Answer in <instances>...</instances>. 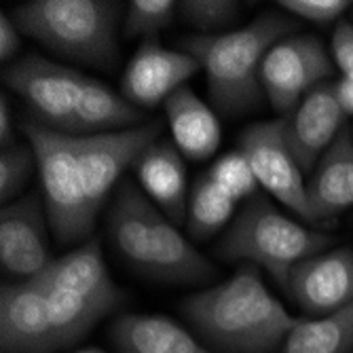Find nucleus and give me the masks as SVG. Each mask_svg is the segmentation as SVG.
<instances>
[{
    "label": "nucleus",
    "mask_w": 353,
    "mask_h": 353,
    "mask_svg": "<svg viewBox=\"0 0 353 353\" xmlns=\"http://www.w3.org/2000/svg\"><path fill=\"white\" fill-rule=\"evenodd\" d=\"M26 140L39 157V174L49 224L59 243L83 241L95 224L89 212L79 157V136L53 132L37 119L21 123Z\"/></svg>",
    "instance_id": "6"
},
{
    "label": "nucleus",
    "mask_w": 353,
    "mask_h": 353,
    "mask_svg": "<svg viewBox=\"0 0 353 353\" xmlns=\"http://www.w3.org/2000/svg\"><path fill=\"white\" fill-rule=\"evenodd\" d=\"M332 74V61L315 37L279 41L261 68L263 91L279 117H290L303 98Z\"/></svg>",
    "instance_id": "9"
},
{
    "label": "nucleus",
    "mask_w": 353,
    "mask_h": 353,
    "mask_svg": "<svg viewBox=\"0 0 353 353\" xmlns=\"http://www.w3.org/2000/svg\"><path fill=\"white\" fill-rule=\"evenodd\" d=\"M77 353H104V351H100V349H81Z\"/></svg>",
    "instance_id": "34"
},
{
    "label": "nucleus",
    "mask_w": 353,
    "mask_h": 353,
    "mask_svg": "<svg viewBox=\"0 0 353 353\" xmlns=\"http://www.w3.org/2000/svg\"><path fill=\"white\" fill-rule=\"evenodd\" d=\"M110 341L119 353H212L163 315L123 313L110 324Z\"/></svg>",
    "instance_id": "19"
},
{
    "label": "nucleus",
    "mask_w": 353,
    "mask_h": 353,
    "mask_svg": "<svg viewBox=\"0 0 353 353\" xmlns=\"http://www.w3.org/2000/svg\"><path fill=\"white\" fill-rule=\"evenodd\" d=\"M241 13V5L233 0H182L178 3V15L184 23L205 32V37H212V32L227 30L237 21Z\"/></svg>",
    "instance_id": "28"
},
{
    "label": "nucleus",
    "mask_w": 353,
    "mask_h": 353,
    "mask_svg": "<svg viewBox=\"0 0 353 353\" xmlns=\"http://www.w3.org/2000/svg\"><path fill=\"white\" fill-rule=\"evenodd\" d=\"M136 178L146 195L180 224L186 216V168L180 148L170 140H157L134 163Z\"/></svg>",
    "instance_id": "18"
},
{
    "label": "nucleus",
    "mask_w": 353,
    "mask_h": 353,
    "mask_svg": "<svg viewBox=\"0 0 353 353\" xmlns=\"http://www.w3.org/2000/svg\"><path fill=\"white\" fill-rule=\"evenodd\" d=\"M332 237L283 216L265 195L245 201L214 254L224 263L245 261L263 267L285 290L294 265L330 248Z\"/></svg>",
    "instance_id": "5"
},
{
    "label": "nucleus",
    "mask_w": 353,
    "mask_h": 353,
    "mask_svg": "<svg viewBox=\"0 0 353 353\" xmlns=\"http://www.w3.org/2000/svg\"><path fill=\"white\" fill-rule=\"evenodd\" d=\"M235 199L229 197L210 174L197 176L188 197V233L192 239H208L227 224L235 212Z\"/></svg>",
    "instance_id": "24"
},
{
    "label": "nucleus",
    "mask_w": 353,
    "mask_h": 353,
    "mask_svg": "<svg viewBox=\"0 0 353 353\" xmlns=\"http://www.w3.org/2000/svg\"><path fill=\"white\" fill-rule=\"evenodd\" d=\"M123 7L112 0H30L13 11V23L55 55L110 68Z\"/></svg>",
    "instance_id": "4"
},
{
    "label": "nucleus",
    "mask_w": 353,
    "mask_h": 353,
    "mask_svg": "<svg viewBox=\"0 0 353 353\" xmlns=\"http://www.w3.org/2000/svg\"><path fill=\"white\" fill-rule=\"evenodd\" d=\"M5 83L32 108L39 123L59 134L79 136L77 114L85 74L30 53L5 70Z\"/></svg>",
    "instance_id": "7"
},
{
    "label": "nucleus",
    "mask_w": 353,
    "mask_h": 353,
    "mask_svg": "<svg viewBox=\"0 0 353 353\" xmlns=\"http://www.w3.org/2000/svg\"><path fill=\"white\" fill-rule=\"evenodd\" d=\"M285 292L309 315H328L353 301V250L336 248L292 267Z\"/></svg>",
    "instance_id": "14"
},
{
    "label": "nucleus",
    "mask_w": 353,
    "mask_h": 353,
    "mask_svg": "<svg viewBox=\"0 0 353 353\" xmlns=\"http://www.w3.org/2000/svg\"><path fill=\"white\" fill-rule=\"evenodd\" d=\"M208 174L235 201L252 199L254 195H259V178H256L248 157L239 148L222 154Z\"/></svg>",
    "instance_id": "27"
},
{
    "label": "nucleus",
    "mask_w": 353,
    "mask_h": 353,
    "mask_svg": "<svg viewBox=\"0 0 353 353\" xmlns=\"http://www.w3.org/2000/svg\"><path fill=\"white\" fill-rule=\"evenodd\" d=\"M199 68V61L192 55L165 49L157 39H146L125 68L121 81L123 98L140 110L165 104L170 95L184 87V81Z\"/></svg>",
    "instance_id": "13"
},
{
    "label": "nucleus",
    "mask_w": 353,
    "mask_h": 353,
    "mask_svg": "<svg viewBox=\"0 0 353 353\" xmlns=\"http://www.w3.org/2000/svg\"><path fill=\"white\" fill-rule=\"evenodd\" d=\"M144 121V112L130 100L112 91L108 85L85 77L81 102H79V136L110 134L138 127Z\"/></svg>",
    "instance_id": "21"
},
{
    "label": "nucleus",
    "mask_w": 353,
    "mask_h": 353,
    "mask_svg": "<svg viewBox=\"0 0 353 353\" xmlns=\"http://www.w3.org/2000/svg\"><path fill=\"white\" fill-rule=\"evenodd\" d=\"M237 144L248 157L259 184L301 218L315 222L307 199V186L303 180L305 174L288 144L285 119L279 117L245 127L239 134Z\"/></svg>",
    "instance_id": "8"
},
{
    "label": "nucleus",
    "mask_w": 353,
    "mask_h": 353,
    "mask_svg": "<svg viewBox=\"0 0 353 353\" xmlns=\"http://www.w3.org/2000/svg\"><path fill=\"white\" fill-rule=\"evenodd\" d=\"M163 123L150 121L132 130L79 136V157L89 212L98 216L114 184L123 180L127 168L157 140H161Z\"/></svg>",
    "instance_id": "10"
},
{
    "label": "nucleus",
    "mask_w": 353,
    "mask_h": 353,
    "mask_svg": "<svg viewBox=\"0 0 353 353\" xmlns=\"http://www.w3.org/2000/svg\"><path fill=\"white\" fill-rule=\"evenodd\" d=\"M353 301L317 319H301L279 353H351Z\"/></svg>",
    "instance_id": "22"
},
{
    "label": "nucleus",
    "mask_w": 353,
    "mask_h": 353,
    "mask_svg": "<svg viewBox=\"0 0 353 353\" xmlns=\"http://www.w3.org/2000/svg\"><path fill=\"white\" fill-rule=\"evenodd\" d=\"M279 7L315 23H330L339 19L349 7V0H281Z\"/></svg>",
    "instance_id": "29"
},
{
    "label": "nucleus",
    "mask_w": 353,
    "mask_h": 353,
    "mask_svg": "<svg viewBox=\"0 0 353 353\" xmlns=\"http://www.w3.org/2000/svg\"><path fill=\"white\" fill-rule=\"evenodd\" d=\"M182 313L201 339L222 353H275L301 324L267 290L254 265L184 299Z\"/></svg>",
    "instance_id": "1"
},
{
    "label": "nucleus",
    "mask_w": 353,
    "mask_h": 353,
    "mask_svg": "<svg viewBox=\"0 0 353 353\" xmlns=\"http://www.w3.org/2000/svg\"><path fill=\"white\" fill-rule=\"evenodd\" d=\"M294 30L292 17L265 13L233 32L182 39L178 49L205 70L212 104L224 114H241L259 106L265 93L261 68L267 53Z\"/></svg>",
    "instance_id": "3"
},
{
    "label": "nucleus",
    "mask_w": 353,
    "mask_h": 353,
    "mask_svg": "<svg viewBox=\"0 0 353 353\" xmlns=\"http://www.w3.org/2000/svg\"><path fill=\"white\" fill-rule=\"evenodd\" d=\"M165 114L174 144L192 161H205L220 146V123L216 114L192 93L180 87L165 100Z\"/></svg>",
    "instance_id": "20"
},
{
    "label": "nucleus",
    "mask_w": 353,
    "mask_h": 353,
    "mask_svg": "<svg viewBox=\"0 0 353 353\" xmlns=\"http://www.w3.org/2000/svg\"><path fill=\"white\" fill-rule=\"evenodd\" d=\"M0 349L3 353H53L59 349L49 315L47 292L39 277L3 281Z\"/></svg>",
    "instance_id": "12"
},
{
    "label": "nucleus",
    "mask_w": 353,
    "mask_h": 353,
    "mask_svg": "<svg viewBox=\"0 0 353 353\" xmlns=\"http://www.w3.org/2000/svg\"><path fill=\"white\" fill-rule=\"evenodd\" d=\"M332 57L339 70L347 77L353 79V23L351 21H339L334 32H332Z\"/></svg>",
    "instance_id": "30"
},
{
    "label": "nucleus",
    "mask_w": 353,
    "mask_h": 353,
    "mask_svg": "<svg viewBox=\"0 0 353 353\" xmlns=\"http://www.w3.org/2000/svg\"><path fill=\"white\" fill-rule=\"evenodd\" d=\"M285 119L290 144L303 174L315 170L322 154L345 127V110L339 104L334 83H322L309 91L294 112Z\"/></svg>",
    "instance_id": "15"
},
{
    "label": "nucleus",
    "mask_w": 353,
    "mask_h": 353,
    "mask_svg": "<svg viewBox=\"0 0 353 353\" xmlns=\"http://www.w3.org/2000/svg\"><path fill=\"white\" fill-rule=\"evenodd\" d=\"M39 170V157L30 142H13L0 150V199H15Z\"/></svg>",
    "instance_id": "25"
},
{
    "label": "nucleus",
    "mask_w": 353,
    "mask_h": 353,
    "mask_svg": "<svg viewBox=\"0 0 353 353\" xmlns=\"http://www.w3.org/2000/svg\"><path fill=\"white\" fill-rule=\"evenodd\" d=\"M307 199L315 222L353 205V136L347 125L311 172Z\"/></svg>",
    "instance_id": "17"
},
{
    "label": "nucleus",
    "mask_w": 353,
    "mask_h": 353,
    "mask_svg": "<svg viewBox=\"0 0 353 353\" xmlns=\"http://www.w3.org/2000/svg\"><path fill=\"white\" fill-rule=\"evenodd\" d=\"M19 51V28L7 13L0 15V59L9 61Z\"/></svg>",
    "instance_id": "31"
},
{
    "label": "nucleus",
    "mask_w": 353,
    "mask_h": 353,
    "mask_svg": "<svg viewBox=\"0 0 353 353\" xmlns=\"http://www.w3.org/2000/svg\"><path fill=\"white\" fill-rule=\"evenodd\" d=\"M351 353H353V351H351Z\"/></svg>",
    "instance_id": "35"
},
{
    "label": "nucleus",
    "mask_w": 353,
    "mask_h": 353,
    "mask_svg": "<svg viewBox=\"0 0 353 353\" xmlns=\"http://www.w3.org/2000/svg\"><path fill=\"white\" fill-rule=\"evenodd\" d=\"M15 142L13 136V123H11V108H9V98L7 93L0 95V146H9Z\"/></svg>",
    "instance_id": "32"
},
{
    "label": "nucleus",
    "mask_w": 353,
    "mask_h": 353,
    "mask_svg": "<svg viewBox=\"0 0 353 353\" xmlns=\"http://www.w3.org/2000/svg\"><path fill=\"white\" fill-rule=\"evenodd\" d=\"M334 89H336V98L345 114H353V79L343 77L341 81L334 83Z\"/></svg>",
    "instance_id": "33"
},
{
    "label": "nucleus",
    "mask_w": 353,
    "mask_h": 353,
    "mask_svg": "<svg viewBox=\"0 0 353 353\" xmlns=\"http://www.w3.org/2000/svg\"><path fill=\"white\" fill-rule=\"evenodd\" d=\"M39 277L51 285L66 288V290L89 299L108 313L117 311L127 301V294L110 279L98 239L83 241L66 256L55 259Z\"/></svg>",
    "instance_id": "16"
},
{
    "label": "nucleus",
    "mask_w": 353,
    "mask_h": 353,
    "mask_svg": "<svg viewBox=\"0 0 353 353\" xmlns=\"http://www.w3.org/2000/svg\"><path fill=\"white\" fill-rule=\"evenodd\" d=\"M114 192L108 237L127 265L144 277L168 283H205L218 275L216 267L130 178H123Z\"/></svg>",
    "instance_id": "2"
},
{
    "label": "nucleus",
    "mask_w": 353,
    "mask_h": 353,
    "mask_svg": "<svg viewBox=\"0 0 353 353\" xmlns=\"http://www.w3.org/2000/svg\"><path fill=\"white\" fill-rule=\"evenodd\" d=\"M39 279L45 285V292H47L49 315H51V324H53L59 349L70 347L77 341H81L93 328L95 322H100L104 315H108L106 309L91 303L89 299L72 290H66V288L51 285L43 277Z\"/></svg>",
    "instance_id": "23"
},
{
    "label": "nucleus",
    "mask_w": 353,
    "mask_h": 353,
    "mask_svg": "<svg viewBox=\"0 0 353 353\" xmlns=\"http://www.w3.org/2000/svg\"><path fill=\"white\" fill-rule=\"evenodd\" d=\"M49 216L39 192L15 199L0 212V263L7 275L34 279L53 263L49 252Z\"/></svg>",
    "instance_id": "11"
},
{
    "label": "nucleus",
    "mask_w": 353,
    "mask_h": 353,
    "mask_svg": "<svg viewBox=\"0 0 353 353\" xmlns=\"http://www.w3.org/2000/svg\"><path fill=\"white\" fill-rule=\"evenodd\" d=\"M178 3H174V0H132L127 5L123 34L125 39H157L159 32L174 23Z\"/></svg>",
    "instance_id": "26"
}]
</instances>
